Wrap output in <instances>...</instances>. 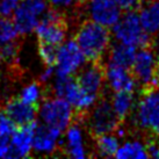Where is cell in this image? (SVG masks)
<instances>
[{
	"label": "cell",
	"mask_w": 159,
	"mask_h": 159,
	"mask_svg": "<svg viewBox=\"0 0 159 159\" xmlns=\"http://www.w3.org/2000/svg\"><path fill=\"white\" fill-rule=\"evenodd\" d=\"M75 40L85 59L89 63H100L111 45L109 28L94 21H85L79 26Z\"/></svg>",
	"instance_id": "cell-1"
},
{
	"label": "cell",
	"mask_w": 159,
	"mask_h": 159,
	"mask_svg": "<svg viewBox=\"0 0 159 159\" xmlns=\"http://www.w3.org/2000/svg\"><path fill=\"white\" fill-rule=\"evenodd\" d=\"M113 34L117 42L135 48L150 45V36L146 34L139 21L138 13L134 9L125 11L117 22L113 26Z\"/></svg>",
	"instance_id": "cell-2"
},
{
	"label": "cell",
	"mask_w": 159,
	"mask_h": 159,
	"mask_svg": "<svg viewBox=\"0 0 159 159\" xmlns=\"http://www.w3.org/2000/svg\"><path fill=\"white\" fill-rule=\"evenodd\" d=\"M53 91L56 97L65 99L77 114L86 113L92 106L95 105L98 97L85 92L77 83V79L72 75L67 77H57V80L53 85Z\"/></svg>",
	"instance_id": "cell-3"
},
{
	"label": "cell",
	"mask_w": 159,
	"mask_h": 159,
	"mask_svg": "<svg viewBox=\"0 0 159 159\" xmlns=\"http://www.w3.org/2000/svg\"><path fill=\"white\" fill-rule=\"evenodd\" d=\"M66 30V20L61 11L56 8L48 9L35 28L39 42L58 47L65 40Z\"/></svg>",
	"instance_id": "cell-4"
},
{
	"label": "cell",
	"mask_w": 159,
	"mask_h": 159,
	"mask_svg": "<svg viewBox=\"0 0 159 159\" xmlns=\"http://www.w3.org/2000/svg\"><path fill=\"white\" fill-rule=\"evenodd\" d=\"M136 123L152 135H159V89L142 91L136 109Z\"/></svg>",
	"instance_id": "cell-5"
},
{
	"label": "cell",
	"mask_w": 159,
	"mask_h": 159,
	"mask_svg": "<svg viewBox=\"0 0 159 159\" xmlns=\"http://www.w3.org/2000/svg\"><path fill=\"white\" fill-rule=\"evenodd\" d=\"M40 117L45 125L64 131L72 122H75V115L73 107L63 98L47 99L39 108Z\"/></svg>",
	"instance_id": "cell-6"
},
{
	"label": "cell",
	"mask_w": 159,
	"mask_h": 159,
	"mask_svg": "<svg viewBox=\"0 0 159 159\" xmlns=\"http://www.w3.org/2000/svg\"><path fill=\"white\" fill-rule=\"evenodd\" d=\"M156 67H157V57L152 48L148 45L139 49V51L136 52L130 71L136 83L142 85L143 87L142 91L158 87L159 84L156 77Z\"/></svg>",
	"instance_id": "cell-7"
},
{
	"label": "cell",
	"mask_w": 159,
	"mask_h": 159,
	"mask_svg": "<svg viewBox=\"0 0 159 159\" xmlns=\"http://www.w3.org/2000/svg\"><path fill=\"white\" fill-rule=\"evenodd\" d=\"M48 0H21L13 14L14 25L19 34L35 30L43 14L48 11Z\"/></svg>",
	"instance_id": "cell-8"
},
{
	"label": "cell",
	"mask_w": 159,
	"mask_h": 159,
	"mask_svg": "<svg viewBox=\"0 0 159 159\" xmlns=\"http://www.w3.org/2000/svg\"><path fill=\"white\" fill-rule=\"evenodd\" d=\"M87 122L93 137L113 133L119 129L121 124V121L117 119L111 103L106 100H102L95 105Z\"/></svg>",
	"instance_id": "cell-9"
},
{
	"label": "cell",
	"mask_w": 159,
	"mask_h": 159,
	"mask_svg": "<svg viewBox=\"0 0 159 159\" xmlns=\"http://www.w3.org/2000/svg\"><path fill=\"white\" fill-rule=\"evenodd\" d=\"M85 56L75 40H69L58 47L55 72L57 77L73 75L84 64Z\"/></svg>",
	"instance_id": "cell-10"
},
{
	"label": "cell",
	"mask_w": 159,
	"mask_h": 159,
	"mask_svg": "<svg viewBox=\"0 0 159 159\" xmlns=\"http://www.w3.org/2000/svg\"><path fill=\"white\" fill-rule=\"evenodd\" d=\"M87 13L92 21L108 28L121 18V8L115 0H87Z\"/></svg>",
	"instance_id": "cell-11"
},
{
	"label": "cell",
	"mask_w": 159,
	"mask_h": 159,
	"mask_svg": "<svg viewBox=\"0 0 159 159\" xmlns=\"http://www.w3.org/2000/svg\"><path fill=\"white\" fill-rule=\"evenodd\" d=\"M106 78V71L100 63H91V65L80 72L75 77L77 83L85 92L99 97L103 87V81Z\"/></svg>",
	"instance_id": "cell-12"
},
{
	"label": "cell",
	"mask_w": 159,
	"mask_h": 159,
	"mask_svg": "<svg viewBox=\"0 0 159 159\" xmlns=\"http://www.w3.org/2000/svg\"><path fill=\"white\" fill-rule=\"evenodd\" d=\"M39 108V106H33L22 101L20 98H14L7 101L4 111L16 124V127H22L35 122Z\"/></svg>",
	"instance_id": "cell-13"
},
{
	"label": "cell",
	"mask_w": 159,
	"mask_h": 159,
	"mask_svg": "<svg viewBox=\"0 0 159 159\" xmlns=\"http://www.w3.org/2000/svg\"><path fill=\"white\" fill-rule=\"evenodd\" d=\"M37 124L33 122L19 127L11 136V158H23L30 155L33 149V135Z\"/></svg>",
	"instance_id": "cell-14"
},
{
	"label": "cell",
	"mask_w": 159,
	"mask_h": 159,
	"mask_svg": "<svg viewBox=\"0 0 159 159\" xmlns=\"http://www.w3.org/2000/svg\"><path fill=\"white\" fill-rule=\"evenodd\" d=\"M106 71V78L111 87L115 92H133L136 89V80L134 78L130 69L120 66L113 63H109L107 67H105Z\"/></svg>",
	"instance_id": "cell-15"
},
{
	"label": "cell",
	"mask_w": 159,
	"mask_h": 159,
	"mask_svg": "<svg viewBox=\"0 0 159 159\" xmlns=\"http://www.w3.org/2000/svg\"><path fill=\"white\" fill-rule=\"evenodd\" d=\"M62 131L49 125H36L33 135V150L39 153H51L55 151Z\"/></svg>",
	"instance_id": "cell-16"
},
{
	"label": "cell",
	"mask_w": 159,
	"mask_h": 159,
	"mask_svg": "<svg viewBox=\"0 0 159 159\" xmlns=\"http://www.w3.org/2000/svg\"><path fill=\"white\" fill-rule=\"evenodd\" d=\"M139 21L148 35H159V0H148L139 7Z\"/></svg>",
	"instance_id": "cell-17"
},
{
	"label": "cell",
	"mask_w": 159,
	"mask_h": 159,
	"mask_svg": "<svg viewBox=\"0 0 159 159\" xmlns=\"http://www.w3.org/2000/svg\"><path fill=\"white\" fill-rule=\"evenodd\" d=\"M65 152L72 158L83 159L86 157V150L83 144V133L77 123H71L66 129Z\"/></svg>",
	"instance_id": "cell-18"
},
{
	"label": "cell",
	"mask_w": 159,
	"mask_h": 159,
	"mask_svg": "<svg viewBox=\"0 0 159 159\" xmlns=\"http://www.w3.org/2000/svg\"><path fill=\"white\" fill-rule=\"evenodd\" d=\"M136 48L123 43L114 44L109 52V63L130 69L136 56Z\"/></svg>",
	"instance_id": "cell-19"
},
{
	"label": "cell",
	"mask_w": 159,
	"mask_h": 159,
	"mask_svg": "<svg viewBox=\"0 0 159 159\" xmlns=\"http://www.w3.org/2000/svg\"><path fill=\"white\" fill-rule=\"evenodd\" d=\"M134 93L133 92H115L114 97L111 99V107L114 109L117 119L123 122L125 117L129 115L134 106Z\"/></svg>",
	"instance_id": "cell-20"
},
{
	"label": "cell",
	"mask_w": 159,
	"mask_h": 159,
	"mask_svg": "<svg viewBox=\"0 0 159 159\" xmlns=\"http://www.w3.org/2000/svg\"><path fill=\"white\" fill-rule=\"evenodd\" d=\"M115 157L120 159H145L149 158V155H148L145 145H143L141 142L134 141L127 142L122 146H119Z\"/></svg>",
	"instance_id": "cell-21"
},
{
	"label": "cell",
	"mask_w": 159,
	"mask_h": 159,
	"mask_svg": "<svg viewBox=\"0 0 159 159\" xmlns=\"http://www.w3.org/2000/svg\"><path fill=\"white\" fill-rule=\"evenodd\" d=\"M95 138V148L99 155L102 157H113L119 149V139L117 137L113 136L111 134H103Z\"/></svg>",
	"instance_id": "cell-22"
},
{
	"label": "cell",
	"mask_w": 159,
	"mask_h": 159,
	"mask_svg": "<svg viewBox=\"0 0 159 159\" xmlns=\"http://www.w3.org/2000/svg\"><path fill=\"white\" fill-rule=\"evenodd\" d=\"M18 29L8 18L0 16V44L14 41L18 36Z\"/></svg>",
	"instance_id": "cell-23"
},
{
	"label": "cell",
	"mask_w": 159,
	"mask_h": 159,
	"mask_svg": "<svg viewBox=\"0 0 159 159\" xmlns=\"http://www.w3.org/2000/svg\"><path fill=\"white\" fill-rule=\"evenodd\" d=\"M58 45L39 42V55L45 66H55L57 59Z\"/></svg>",
	"instance_id": "cell-24"
},
{
	"label": "cell",
	"mask_w": 159,
	"mask_h": 159,
	"mask_svg": "<svg viewBox=\"0 0 159 159\" xmlns=\"http://www.w3.org/2000/svg\"><path fill=\"white\" fill-rule=\"evenodd\" d=\"M41 98V89L40 85L34 83V84L28 85L27 87L22 89L20 94V99L22 101L33 105V106H39V100Z\"/></svg>",
	"instance_id": "cell-25"
},
{
	"label": "cell",
	"mask_w": 159,
	"mask_h": 159,
	"mask_svg": "<svg viewBox=\"0 0 159 159\" xmlns=\"http://www.w3.org/2000/svg\"><path fill=\"white\" fill-rule=\"evenodd\" d=\"M0 51H1V55H2V59H4V63L6 64H13L16 58H18L19 55V45L18 43H15L13 41L11 42H7V43H4L0 48Z\"/></svg>",
	"instance_id": "cell-26"
},
{
	"label": "cell",
	"mask_w": 159,
	"mask_h": 159,
	"mask_svg": "<svg viewBox=\"0 0 159 159\" xmlns=\"http://www.w3.org/2000/svg\"><path fill=\"white\" fill-rule=\"evenodd\" d=\"M15 130L16 124L5 111H0V137H11Z\"/></svg>",
	"instance_id": "cell-27"
},
{
	"label": "cell",
	"mask_w": 159,
	"mask_h": 159,
	"mask_svg": "<svg viewBox=\"0 0 159 159\" xmlns=\"http://www.w3.org/2000/svg\"><path fill=\"white\" fill-rule=\"evenodd\" d=\"M21 0H0V16L9 18L18 8Z\"/></svg>",
	"instance_id": "cell-28"
},
{
	"label": "cell",
	"mask_w": 159,
	"mask_h": 159,
	"mask_svg": "<svg viewBox=\"0 0 159 159\" xmlns=\"http://www.w3.org/2000/svg\"><path fill=\"white\" fill-rule=\"evenodd\" d=\"M116 4L119 5L121 11H130V9H135L139 5L141 0H115Z\"/></svg>",
	"instance_id": "cell-29"
},
{
	"label": "cell",
	"mask_w": 159,
	"mask_h": 159,
	"mask_svg": "<svg viewBox=\"0 0 159 159\" xmlns=\"http://www.w3.org/2000/svg\"><path fill=\"white\" fill-rule=\"evenodd\" d=\"M75 1L77 0H48L49 4L52 6V8L59 9V11L71 7L72 5H75Z\"/></svg>",
	"instance_id": "cell-30"
},
{
	"label": "cell",
	"mask_w": 159,
	"mask_h": 159,
	"mask_svg": "<svg viewBox=\"0 0 159 159\" xmlns=\"http://www.w3.org/2000/svg\"><path fill=\"white\" fill-rule=\"evenodd\" d=\"M53 73H55V66H47L45 67L44 72H43L42 75H41V80H42L43 83H45L47 80H49L51 77H52Z\"/></svg>",
	"instance_id": "cell-31"
},
{
	"label": "cell",
	"mask_w": 159,
	"mask_h": 159,
	"mask_svg": "<svg viewBox=\"0 0 159 159\" xmlns=\"http://www.w3.org/2000/svg\"><path fill=\"white\" fill-rule=\"evenodd\" d=\"M156 77H157V81L159 84V55L157 57V67H156Z\"/></svg>",
	"instance_id": "cell-32"
},
{
	"label": "cell",
	"mask_w": 159,
	"mask_h": 159,
	"mask_svg": "<svg viewBox=\"0 0 159 159\" xmlns=\"http://www.w3.org/2000/svg\"><path fill=\"white\" fill-rule=\"evenodd\" d=\"M2 63H4V59H2V55H1V51H0V67L2 65Z\"/></svg>",
	"instance_id": "cell-33"
},
{
	"label": "cell",
	"mask_w": 159,
	"mask_h": 159,
	"mask_svg": "<svg viewBox=\"0 0 159 159\" xmlns=\"http://www.w3.org/2000/svg\"><path fill=\"white\" fill-rule=\"evenodd\" d=\"M77 1H78L79 4H86V2H87V0H77Z\"/></svg>",
	"instance_id": "cell-34"
},
{
	"label": "cell",
	"mask_w": 159,
	"mask_h": 159,
	"mask_svg": "<svg viewBox=\"0 0 159 159\" xmlns=\"http://www.w3.org/2000/svg\"><path fill=\"white\" fill-rule=\"evenodd\" d=\"M157 146H158V151H159V138L157 139Z\"/></svg>",
	"instance_id": "cell-35"
}]
</instances>
